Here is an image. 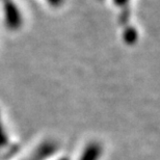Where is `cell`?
I'll return each mask as SVG.
<instances>
[{
	"label": "cell",
	"mask_w": 160,
	"mask_h": 160,
	"mask_svg": "<svg viewBox=\"0 0 160 160\" xmlns=\"http://www.w3.org/2000/svg\"><path fill=\"white\" fill-rule=\"evenodd\" d=\"M56 150V146L52 142H45L43 143L38 151L31 156L29 160H44L50 155H52Z\"/></svg>",
	"instance_id": "2"
},
{
	"label": "cell",
	"mask_w": 160,
	"mask_h": 160,
	"mask_svg": "<svg viewBox=\"0 0 160 160\" xmlns=\"http://www.w3.org/2000/svg\"><path fill=\"white\" fill-rule=\"evenodd\" d=\"M102 155V147L97 142H89L83 149L80 160H99Z\"/></svg>",
	"instance_id": "1"
},
{
	"label": "cell",
	"mask_w": 160,
	"mask_h": 160,
	"mask_svg": "<svg viewBox=\"0 0 160 160\" xmlns=\"http://www.w3.org/2000/svg\"><path fill=\"white\" fill-rule=\"evenodd\" d=\"M8 135H6L4 128H3V125L1 123V120H0V148L6 146L8 145Z\"/></svg>",
	"instance_id": "3"
},
{
	"label": "cell",
	"mask_w": 160,
	"mask_h": 160,
	"mask_svg": "<svg viewBox=\"0 0 160 160\" xmlns=\"http://www.w3.org/2000/svg\"><path fill=\"white\" fill-rule=\"evenodd\" d=\"M63 160H67V159H63Z\"/></svg>",
	"instance_id": "4"
}]
</instances>
